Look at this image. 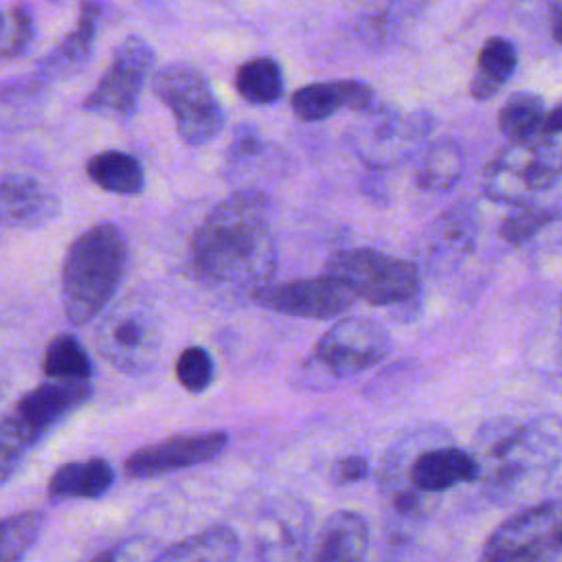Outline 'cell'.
I'll return each mask as SVG.
<instances>
[{
  "mask_svg": "<svg viewBox=\"0 0 562 562\" xmlns=\"http://www.w3.org/2000/svg\"><path fill=\"white\" fill-rule=\"evenodd\" d=\"M270 204L261 191L244 189L220 202L191 239L195 277L211 288L257 290L277 270Z\"/></svg>",
  "mask_w": 562,
  "mask_h": 562,
  "instance_id": "obj_1",
  "label": "cell"
},
{
  "mask_svg": "<svg viewBox=\"0 0 562 562\" xmlns=\"http://www.w3.org/2000/svg\"><path fill=\"white\" fill-rule=\"evenodd\" d=\"M127 268V239L116 224L83 231L61 266V303L72 325H88L114 299Z\"/></svg>",
  "mask_w": 562,
  "mask_h": 562,
  "instance_id": "obj_2",
  "label": "cell"
},
{
  "mask_svg": "<svg viewBox=\"0 0 562 562\" xmlns=\"http://www.w3.org/2000/svg\"><path fill=\"white\" fill-rule=\"evenodd\" d=\"M474 446L476 452L472 454L479 465L476 481L496 498L518 494L527 483H533L547 457L538 430L520 422L485 424Z\"/></svg>",
  "mask_w": 562,
  "mask_h": 562,
  "instance_id": "obj_3",
  "label": "cell"
},
{
  "mask_svg": "<svg viewBox=\"0 0 562 562\" xmlns=\"http://www.w3.org/2000/svg\"><path fill=\"white\" fill-rule=\"evenodd\" d=\"M562 180V143L547 134L509 143L487 165L483 193L494 202L527 204Z\"/></svg>",
  "mask_w": 562,
  "mask_h": 562,
  "instance_id": "obj_4",
  "label": "cell"
},
{
  "mask_svg": "<svg viewBox=\"0 0 562 562\" xmlns=\"http://www.w3.org/2000/svg\"><path fill=\"white\" fill-rule=\"evenodd\" d=\"M323 274L342 281L356 299L382 307L413 303L422 290V277L413 261L395 259L371 248L336 252Z\"/></svg>",
  "mask_w": 562,
  "mask_h": 562,
  "instance_id": "obj_5",
  "label": "cell"
},
{
  "mask_svg": "<svg viewBox=\"0 0 562 562\" xmlns=\"http://www.w3.org/2000/svg\"><path fill=\"white\" fill-rule=\"evenodd\" d=\"M151 90L169 108L176 130L187 145H206L222 132L226 121L224 108L198 68L182 61L167 64L154 72Z\"/></svg>",
  "mask_w": 562,
  "mask_h": 562,
  "instance_id": "obj_6",
  "label": "cell"
},
{
  "mask_svg": "<svg viewBox=\"0 0 562 562\" xmlns=\"http://www.w3.org/2000/svg\"><path fill=\"white\" fill-rule=\"evenodd\" d=\"M562 501H542L507 516L485 540L481 562H558Z\"/></svg>",
  "mask_w": 562,
  "mask_h": 562,
  "instance_id": "obj_7",
  "label": "cell"
},
{
  "mask_svg": "<svg viewBox=\"0 0 562 562\" xmlns=\"http://www.w3.org/2000/svg\"><path fill=\"white\" fill-rule=\"evenodd\" d=\"M160 340L156 312L136 299L110 307L97 327L99 353L123 373L149 371L158 360Z\"/></svg>",
  "mask_w": 562,
  "mask_h": 562,
  "instance_id": "obj_8",
  "label": "cell"
},
{
  "mask_svg": "<svg viewBox=\"0 0 562 562\" xmlns=\"http://www.w3.org/2000/svg\"><path fill=\"white\" fill-rule=\"evenodd\" d=\"M404 461L402 450L397 448L393 457L386 459L382 470V490H413L422 496H432L448 492L457 485L472 483L479 479V465L472 452L452 446V443H432L408 452Z\"/></svg>",
  "mask_w": 562,
  "mask_h": 562,
  "instance_id": "obj_9",
  "label": "cell"
},
{
  "mask_svg": "<svg viewBox=\"0 0 562 562\" xmlns=\"http://www.w3.org/2000/svg\"><path fill=\"white\" fill-rule=\"evenodd\" d=\"M389 351V331L378 321L345 316L318 338L307 367L323 380H345L375 367Z\"/></svg>",
  "mask_w": 562,
  "mask_h": 562,
  "instance_id": "obj_10",
  "label": "cell"
},
{
  "mask_svg": "<svg viewBox=\"0 0 562 562\" xmlns=\"http://www.w3.org/2000/svg\"><path fill=\"white\" fill-rule=\"evenodd\" d=\"M312 509L292 494L268 501L252 527L255 562H310Z\"/></svg>",
  "mask_w": 562,
  "mask_h": 562,
  "instance_id": "obj_11",
  "label": "cell"
},
{
  "mask_svg": "<svg viewBox=\"0 0 562 562\" xmlns=\"http://www.w3.org/2000/svg\"><path fill=\"white\" fill-rule=\"evenodd\" d=\"M154 59L156 55L143 37H125L114 48L108 70L86 97L83 110L119 119L134 116L138 110L143 86L154 68Z\"/></svg>",
  "mask_w": 562,
  "mask_h": 562,
  "instance_id": "obj_12",
  "label": "cell"
},
{
  "mask_svg": "<svg viewBox=\"0 0 562 562\" xmlns=\"http://www.w3.org/2000/svg\"><path fill=\"white\" fill-rule=\"evenodd\" d=\"M252 299L266 310L318 321L342 316L356 303L353 292L329 274L285 283H266L252 292Z\"/></svg>",
  "mask_w": 562,
  "mask_h": 562,
  "instance_id": "obj_13",
  "label": "cell"
},
{
  "mask_svg": "<svg viewBox=\"0 0 562 562\" xmlns=\"http://www.w3.org/2000/svg\"><path fill=\"white\" fill-rule=\"evenodd\" d=\"M92 395L90 380H46L26 391L4 415L33 448Z\"/></svg>",
  "mask_w": 562,
  "mask_h": 562,
  "instance_id": "obj_14",
  "label": "cell"
},
{
  "mask_svg": "<svg viewBox=\"0 0 562 562\" xmlns=\"http://www.w3.org/2000/svg\"><path fill=\"white\" fill-rule=\"evenodd\" d=\"M228 435L224 430L182 432L140 446L125 459V472L134 479L162 476L176 470L213 461L224 452Z\"/></svg>",
  "mask_w": 562,
  "mask_h": 562,
  "instance_id": "obj_15",
  "label": "cell"
},
{
  "mask_svg": "<svg viewBox=\"0 0 562 562\" xmlns=\"http://www.w3.org/2000/svg\"><path fill=\"white\" fill-rule=\"evenodd\" d=\"M369 119L356 132L353 147L369 165H393L404 160L430 130L426 114H400L395 110H367Z\"/></svg>",
  "mask_w": 562,
  "mask_h": 562,
  "instance_id": "obj_16",
  "label": "cell"
},
{
  "mask_svg": "<svg viewBox=\"0 0 562 562\" xmlns=\"http://www.w3.org/2000/svg\"><path fill=\"white\" fill-rule=\"evenodd\" d=\"M59 213L57 193L29 173H7L0 178V226L40 228Z\"/></svg>",
  "mask_w": 562,
  "mask_h": 562,
  "instance_id": "obj_17",
  "label": "cell"
},
{
  "mask_svg": "<svg viewBox=\"0 0 562 562\" xmlns=\"http://www.w3.org/2000/svg\"><path fill=\"white\" fill-rule=\"evenodd\" d=\"M371 529L353 509H338L321 525L310 562H367Z\"/></svg>",
  "mask_w": 562,
  "mask_h": 562,
  "instance_id": "obj_18",
  "label": "cell"
},
{
  "mask_svg": "<svg viewBox=\"0 0 562 562\" xmlns=\"http://www.w3.org/2000/svg\"><path fill=\"white\" fill-rule=\"evenodd\" d=\"M101 13H103L101 2L97 0L81 2L77 26L42 59L37 70V77L42 81L66 79L83 70V66L90 61L94 50Z\"/></svg>",
  "mask_w": 562,
  "mask_h": 562,
  "instance_id": "obj_19",
  "label": "cell"
},
{
  "mask_svg": "<svg viewBox=\"0 0 562 562\" xmlns=\"http://www.w3.org/2000/svg\"><path fill=\"white\" fill-rule=\"evenodd\" d=\"M476 211L461 202L443 211L426 235V261L432 268H450L463 259L476 239Z\"/></svg>",
  "mask_w": 562,
  "mask_h": 562,
  "instance_id": "obj_20",
  "label": "cell"
},
{
  "mask_svg": "<svg viewBox=\"0 0 562 562\" xmlns=\"http://www.w3.org/2000/svg\"><path fill=\"white\" fill-rule=\"evenodd\" d=\"M114 468L103 457L77 459L59 465L48 479L50 501L101 498L114 485Z\"/></svg>",
  "mask_w": 562,
  "mask_h": 562,
  "instance_id": "obj_21",
  "label": "cell"
},
{
  "mask_svg": "<svg viewBox=\"0 0 562 562\" xmlns=\"http://www.w3.org/2000/svg\"><path fill=\"white\" fill-rule=\"evenodd\" d=\"M239 538L226 525H215L191 533L165 551L156 553L154 562H237Z\"/></svg>",
  "mask_w": 562,
  "mask_h": 562,
  "instance_id": "obj_22",
  "label": "cell"
},
{
  "mask_svg": "<svg viewBox=\"0 0 562 562\" xmlns=\"http://www.w3.org/2000/svg\"><path fill=\"white\" fill-rule=\"evenodd\" d=\"M88 178L103 191L138 195L145 189V171L138 158L121 149H105L86 162Z\"/></svg>",
  "mask_w": 562,
  "mask_h": 562,
  "instance_id": "obj_23",
  "label": "cell"
},
{
  "mask_svg": "<svg viewBox=\"0 0 562 562\" xmlns=\"http://www.w3.org/2000/svg\"><path fill=\"white\" fill-rule=\"evenodd\" d=\"M518 53L505 37H490L479 50V64L470 81V94L476 101L492 99L516 72Z\"/></svg>",
  "mask_w": 562,
  "mask_h": 562,
  "instance_id": "obj_24",
  "label": "cell"
},
{
  "mask_svg": "<svg viewBox=\"0 0 562 562\" xmlns=\"http://www.w3.org/2000/svg\"><path fill=\"white\" fill-rule=\"evenodd\" d=\"M463 162H465L463 151L454 140L441 138L432 143L419 160V167L415 173L417 187L430 193H443L452 189L463 173Z\"/></svg>",
  "mask_w": 562,
  "mask_h": 562,
  "instance_id": "obj_25",
  "label": "cell"
},
{
  "mask_svg": "<svg viewBox=\"0 0 562 562\" xmlns=\"http://www.w3.org/2000/svg\"><path fill=\"white\" fill-rule=\"evenodd\" d=\"M239 97L252 105H268L283 97V70L272 57H255L244 61L235 72Z\"/></svg>",
  "mask_w": 562,
  "mask_h": 562,
  "instance_id": "obj_26",
  "label": "cell"
},
{
  "mask_svg": "<svg viewBox=\"0 0 562 562\" xmlns=\"http://www.w3.org/2000/svg\"><path fill=\"white\" fill-rule=\"evenodd\" d=\"M544 103L533 92H514L498 110V127L509 143L529 140L542 134Z\"/></svg>",
  "mask_w": 562,
  "mask_h": 562,
  "instance_id": "obj_27",
  "label": "cell"
},
{
  "mask_svg": "<svg viewBox=\"0 0 562 562\" xmlns=\"http://www.w3.org/2000/svg\"><path fill=\"white\" fill-rule=\"evenodd\" d=\"M42 371L48 380H90L92 360L79 338L61 334L48 342L42 360Z\"/></svg>",
  "mask_w": 562,
  "mask_h": 562,
  "instance_id": "obj_28",
  "label": "cell"
},
{
  "mask_svg": "<svg viewBox=\"0 0 562 562\" xmlns=\"http://www.w3.org/2000/svg\"><path fill=\"white\" fill-rule=\"evenodd\" d=\"M44 514L37 509L15 512L0 518V562H22L40 540Z\"/></svg>",
  "mask_w": 562,
  "mask_h": 562,
  "instance_id": "obj_29",
  "label": "cell"
},
{
  "mask_svg": "<svg viewBox=\"0 0 562 562\" xmlns=\"http://www.w3.org/2000/svg\"><path fill=\"white\" fill-rule=\"evenodd\" d=\"M292 110L296 119L305 123H316L334 116V112L342 110V94L340 81H325V83H310L299 88L292 99Z\"/></svg>",
  "mask_w": 562,
  "mask_h": 562,
  "instance_id": "obj_30",
  "label": "cell"
},
{
  "mask_svg": "<svg viewBox=\"0 0 562 562\" xmlns=\"http://www.w3.org/2000/svg\"><path fill=\"white\" fill-rule=\"evenodd\" d=\"M551 222H555V213L551 209L531 202L518 204V209L509 213L501 224V237L512 246H522L531 241Z\"/></svg>",
  "mask_w": 562,
  "mask_h": 562,
  "instance_id": "obj_31",
  "label": "cell"
},
{
  "mask_svg": "<svg viewBox=\"0 0 562 562\" xmlns=\"http://www.w3.org/2000/svg\"><path fill=\"white\" fill-rule=\"evenodd\" d=\"M215 375L213 358L204 347L191 345L180 351L176 360V378L180 386L189 393H202L211 386Z\"/></svg>",
  "mask_w": 562,
  "mask_h": 562,
  "instance_id": "obj_32",
  "label": "cell"
},
{
  "mask_svg": "<svg viewBox=\"0 0 562 562\" xmlns=\"http://www.w3.org/2000/svg\"><path fill=\"white\" fill-rule=\"evenodd\" d=\"M31 450L29 441L11 426L7 417L0 419V485L15 472L24 454Z\"/></svg>",
  "mask_w": 562,
  "mask_h": 562,
  "instance_id": "obj_33",
  "label": "cell"
},
{
  "mask_svg": "<svg viewBox=\"0 0 562 562\" xmlns=\"http://www.w3.org/2000/svg\"><path fill=\"white\" fill-rule=\"evenodd\" d=\"M154 558L156 553L151 542L147 538L134 536L112 544L110 549H103L90 562H154Z\"/></svg>",
  "mask_w": 562,
  "mask_h": 562,
  "instance_id": "obj_34",
  "label": "cell"
},
{
  "mask_svg": "<svg viewBox=\"0 0 562 562\" xmlns=\"http://www.w3.org/2000/svg\"><path fill=\"white\" fill-rule=\"evenodd\" d=\"M11 31H9V37H7V44L2 48V59H11V57H18L26 50L29 42L33 40V15L29 11L26 4H15L11 9Z\"/></svg>",
  "mask_w": 562,
  "mask_h": 562,
  "instance_id": "obj_35",
  "label": "cell"
},
{
  "mask_svg": "<svg viewBox=\"0 0 562 562\" xmlns=\"http://www.w3.org/2000/svg\"><path fill=\"white\" fill-rule=\"evenodd\" d=\"M367 474H369V459L362 454H347V457L338 459L331 470V479L338 485L360 483L362 479H367Z\"/></svg>",
  "mask_w": 562,
  "mask_h": 562,
  "instance_id": "obj_36",
  "label": "cell"
},
{
  "mask_svg": "<svg viewBox=\"0 0 562 562\" xmlns=\"http://www.w3.org/2000/svg\"><path fill=\"white\" fill-rule=\"evenodd\" d=\"M261 151V138L255 127H239L233 136V143L228 145V160L241 162Z\"/></svg>",
  "mask_w": 562,
  "mask_h": 562,
  "instance_id": "obj_37",
  "label": "cell"
},
{
  "mask_svg": "<svg viewBox=\"0 0 562 562\" xmlns=\"http://www.w3.org/2000/svg\"><path fill=\"white\" fill-rule=\"evenodd\" d=\"M542 134H547V136L562 134V103H558L551 112H544Z\"/></svg>",
  "mask_w": 562,
  "mask_h": 562,
  "instance_id": "obj_38",
  "label": "cell"
},
{
  "mask_svg": "<svg viewBox=\"0 0 562 562\" xmlns=\"http://www.w3.org/2000/svg\"><path fill=\"white\" fill-rule=\"evenodd\" d=\"M555 360L562 371V303H560V321H558V334H555Z\"/></svg>",
  "mask_w": 562,
  "mask_h": 562,
  "instance_id": "obj_39",
  "label": "cell"
},
{
  "mask_svg": "<svg viewBox=\"0 0 562 562\" xmlns=\"http://www.w3.org/2000/svg\"><path fill=\"white\" fill-rule=\"evenodd\" d=\"M551 31H553V37L562 44V11H558V13L553 15V26H551Z\"/></svg>",
  "mask_w": 562,
  "mask_h": 562,
  "instance_id": "obj_40",
  "label": "cell"
},
{
  "mask_svg": "<svg viewBox=\"0 0 562 562\" xmlns=\"http://www.w3.org/2000/svg\"><path fill=\"white\" fill-rule=\"evenodd\" d=\"M4 35H7V26H4V15L0 13V55H2V48H4V44H7ZM7 37H9V35H7Z\"/></svg>",
  "mask_w": 562,
  "mask_h": 562,
  "instance_id": "obj_41",
  "label": "cell"
},
{
  "mask_svg": "<svg viewBox=\"0 0 562 562\" xmlns=\"http://www.w3.org/2000/svg\"><path fill=\"white\" fill-rule=\"evenodd\" d=\"M558 562H562V558H560V560H558Z\"/></svg>",
  "mask_w": 562,
  "mask_h": 562,
  "instance_id": "obj_42",
  "label": "cell"
}]
</instances>
